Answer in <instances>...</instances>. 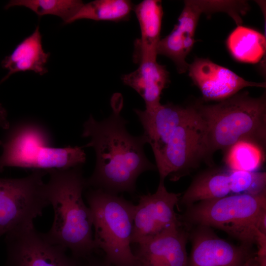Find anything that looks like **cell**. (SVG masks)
<instances>
[{
    "label": "cell",
    "mask_w": 266,
    "mask_h": 266,
    "mask_svg": "<svg viewBox=\"0 0 266 266\" xmlns=\"http://www.w3.org/2000/svg\"><path fill=\"white\" fill-rule=\"evenodd\" d=\"M118 95L111 100V114L101 121L91 115L82 134L90 139L85 147H93L96 156L94 172L86 179V188L115 195L133 193L138 176L157 169L145 155L142 136H134L127 131L128 122L120 115L123 100Z\"/></svg>",
    "instance_id": "obj_1"
},
{
    "label": "cell",
    "mask_w": 266,
    "mask_h": 266,
    "mask_svg": "<svg viewBox=\"0 0 266 266\" xmlns=\"http://www.w3.org/2000/svg\"><path fill=\"white\" fill-rule=\"evenodd\" d=\"M141 36L134 41V62L157 60V49L160 37L163 10L159 0H144L134 6Z\"/></svg>",
    "instance_id": "obj_14"
},
{
    "label": "cell",
    "mask_w": 266,
    "mask_h": 266,
    "mask_svg": "<svg viewBox=\"0 0 266 266\" xmlns=\"http://www.w3.org/2000/svg\"><path fill=\"white\" fill-rule=\"evenodd\" d=\"M187 235L181 228L138 245L136 266H188Z\"/></svg>",
    "instance_id": "obj_13"
},
{
    "label": "cell",
    "mask_w": 266,
    "mask_h": 266,
    "mask_svg": "<svg viewBox=\"0 0 266 266\" xmlns=\"http://www.w3.org/2000/svg\"><path fill=\"white\" fill-rule=\"evenodd\" d=\"M139 64L136 70L123 75L122 80L143 99L145 109L156 107L161 104L162 91L169 82V72L157 60H144Z\"/></svg>",
    "instance_id": "obj_15"
},
{
    "label": "cell",
    "mask_w": 266,
    "mask_h": 266,
    "mask_svg": "<svg viewBox=\"0 0 266 266\" xmlns=\"http://www.w3.org/2000/svg\"><path fill=\"white\" fill-rule=\"evenodd\" d=\"M196 41L194 35L176 24L169 34L159 41L157 54L169 58L174 63L178 73H183L188 70L189 64L186 58Z\"/></svg>",
    "instance_id": "obj_20"
},
{
    "label": "cell",
    "mask_w": 266,
    "mask_h": 266,
    "mask_svg": "<svg viewBox=\"0 0 266 266\" xmlns=\"http://www.w3.org/2000/svg\"><path fill=\"white\" fill-rule=\"evenodd\" d=\"M83 4L82 1L79 0H14L10 1L5 8L25 6L39 16L54 15L60 17L65 23L68 24Z\"/></svg>",
    "instance_id": "obj_21"
},
{
    "label": "cell",
    "mask_w": 266,
    "mask_h": 266,
    "mask_svg": "<svg viewBox=\"0 0 266 266\" xmlns=\"http://www.w3.org/2000/svg\"><path fill=\"white\" fill-rule=\"evenodd\" d=\"M191 237L188 266H246L256 255L252 245L233 244L210 227L198 226Z\"/></svg>",
    "instance_id": "obj_11"
},
{
    "label": "cell",
    "mask_w": 266,
    "mask_h": 266,
    "mask_svg": "<svg viewBox=\"0 0 266 266\" xmlns=\"http://www.w3.org/2000/svg\"><path fill=\"white\" fill-rule=\"evenodd\" d=\"M47 173L45 170H34L23 178H0V238L33 223L50 205L43 181Z\"/></svg>",
    "instance_id": "obj_7"
},
{
    "label": "cell",
    "mask_w": 266,
    "mask_h": 266,
    "mask_svg": "<svg viewBox=\"0 0 266 266\" xmlns=\"http://www.w3.org/2000/svg\"><path fill=\"white\" fill-rule=\"evenodd\" d=\"M225 163L228 168L245 171H258L264 159V153L255 146L239 142L227 152Z\"/></svg>",
    "instance_id": "obj_22"
},
{
    "label": "cell",
    "mask_w": 266,
    "mask_h": 266,
    "mask_svg": "<svg viewBox=\"0 0 266 266\" xmlns=\"http://www.w3.org/2000/svg\"><path fill=\"white\" fill-rule=\"evenodd\" d=\"M5 266H79L77 259L66 250L50 243L38 232L33 223L15 229L5 235Z\"/></svg>",
    "instance_id": "obj_9"
},
{
    "label": "cell",
    "mask_w": 266,
    "mask_h": 266,
    "mask_svg": "<svg viewBox=\"0 0 266 266\" xmlns=\"http://www.w3.org/2000/svg\"><path fill=\"white\" fill-rule=\"evenodd\" d=\"M256 229L262 233L266 234V209L259 214L256 222Z\"/></svg>",
    "instance_id": "obj_25"
},
{
    "label": "cell",
    "mask_w": 266,
    "mask_h": 266,
    "mask_svg": "<svg viewBox=\"0 0 266 266\" xmlns=\"http://www.w3.org/2000/svg\"><path fill=\"white\" fill-rule=\"evenodd\" d=\"M46 196L54 217L49 231L44 233L52 244L68 249L76 259L86 258L97 250L92 233V212L83 199L86 186L82 166L48 171Z\"/></svg>",
    "instance_id": "obj_3"
},
{
    "label": "cell",
    "mask_w": 266,
    "mask_h": 266,
    "mask_svg": "<svg viewBox=\"0 0 266 266\" xmlns=\"http://www.w3.org/2000/svg\"><path fill=\"white\" fill-rule=\"evenodd\" d=\"M188 70L190 77L207 100L220 101L247 87L266 88L265 82L248 81L208 58H195Z\"/></svg>",
    "instance_id": "obj_12"
},
{
    "label": "cell",
    "mask_w": 266,
    "mask_h": 266,
    "mask_svg": "<svg viewBox=\"0 0 266 266\" xmlns=\"http://www.w3.org/2000/svg\"><path fill=\"white\" fill-rule=\"evenodd\" d=\"M226 46L232 57L236 61L256 64L265 54L266 37L259 31L240 25L228 36Z\"/></svg>",
    "instance_id": "obj_18"
},
{
    "label": "cell",
    "mask_w": 266,
    "mask_h": 266,
    "mask_svg": "<svg viewBox=\"0 0 266 266\" xmlns=\"http://www.w3.org/2000/svg\"><path fill=\"white\" fill-rule=\"evenodd\" d=\"M49 135L37 124L27 122L13 127L0 140V172L5 167L14 166L49 171L67 169L82 166L86 158L78 146L54 148Z\"/></svg>",
    "instance_id": "obj_4"
},
{
    "label": "cell",
    "mask_w": 266,
    "mask_h": 266,
    "mask_svg": "<svg viewBox=\"0 0 266 266\" xmlns=\"http://www.w3.org/2000/svg\"><path fill=\"white\" fill-rule=\"evenodd\" d=\"M179 196V194L168 192L163 180H160L154 193L140 196L135 205L132 243L139 245L181 228L174 210Z\"/></svg>",
    "instance_id": "obj_10"
},
{
    "label": "cell",
    "mask_w": 266,
    "mask_h": 266,
    "mask_svg": "<svg viewBox=\"0 0 266 266\" xmlns=\"http://www.w3.org/2000/svg\"><path fill=\"white\" fill-rule=\"evenodd\" d=\"M202 133L205 160L217 151L227 152L239 142L250 143L264 153L266 146V96L247 91L212 104H194Z\"/></svg>",
    "instance_id": "obj_2"
},
{
    "label": "cell",
    "mask_w": 266,
    "mask_h": 266,
    "mask_svg": "<svg viewBox=\"0 0 266 266\" xmlns=\"http://www.w3.org/2000/svg\"><path fill=\"white\" fill-rule=\"evenodd\" d=\"M231 194L259 196L266 194V173L228 168Z\"/></svg>",
    "instance_id": "obj_23"
},
{
    "label": "cell",
    "mask_w": 266,
    "mask_h": 266,
    "mask_svg": "<svg viewBox=\"0 0 266 266\" xmlns=\"http://www.w3.org/2000/svg\"><path fill=\"white\" fill-rule=\"evenodd\" d=\"M246 266H260L256 258V255L251 258Z\"/></svg>",
    "instance_id": "obj_28"
},
{
    "label": "cell",
    "mask_w": 266,
    "mask_h": 266,
    "mask_svg": "<svg viewBox=\"0 0 266 266\" xmlns=\"http://www.w3.org/2000/svg\"><path fill=\"white\" fill-rule=\"evenodd\" d=\"M39 27L29 36L20 42L12 53L1 62V66L8 70L0 84L12 74L19 71H33L42 75L47 71L45 65L50 56L42 45Z\"/></svg>",
    "instance_id": "obj_16"
},
{
    "label": "cell",
    "mask_w": 266,
    "mask_h": 266,
    "mask_svg": "<svg viewBox=\"0 0 266 266\" xmlns=\"http://www.w3.org/2000/svg\"><path fill=\"white\" fill-rule=\"evenodd\" d=\"M160 180L176 181L205 160L201 127L198 116L176 127L154 155Z\"/></svg>",
    "instance_id": "obj_8"
},
{
    "label": "cell",
    "mask_w": 266,
    "mask_h": 266,
    "mask_svg": "<svg viewBox=\"0 0 266 266\" xmlns=\"http://www.w3.org/2000/svg\"><path fill=\"white\" fill-rule=\"evenodd\" d=\"M133 4L128 0H96L83 4L68 23L80 19L119 22L128 20Z\"/></svg>",
    "instance_id": "obj_19"
},
{
    "label": "cell",
    "mask_w": 266,
    "mask_h": 266,
    "mask_svg": "<svg viewBox=\"0 0 266 266\" xmlns=\"http://www.w3.org/2000/svg\"><path fill=\"white\" fill-rule=\"evenodd\" d=\"M255 243L257 245L256 258L260 266H266V234L256 230Z\"/></svg>",
    "instance_id": "obj_24"
},
{
    "label": "cell",
    "mask_w": 266,
    "mask_h": 266,
    "mask_svg": "<svg viewBox=\"0 0 266 266\" xmlns=\"http://www.w3.org/2000/svg\"><path fill=\"white\" fill-rule=\"evenodd\" d=\"M79 266H115L104 260L88 259L83 265H79Z\"/></svg>",
    "instance_id": "obj_27"
},
{
    "label": "cell",
    "mask_w": 266,
    "mask_h": 266,
    "mask_svg": "<svg viewBox=\"0 0 266 266\" xmlns=\"http://www.w3.org/2000/svg\"><path fill=\"white\" fill-rule=\"evenodd\" d=\"M228 168H213L196 176L186 190L181 202L190 206L197 202L231 195Z\"/></svg>",
    "instance_id": "obj_17"
},
{
    "label": "cell",
    "mask_w": 266,
    "mask_h": 266,
    "mask_svg": "<svg viewBox=\"0 0 266 266\" xmlns=\"http://www.w3.org/2000/svg\"><path fill=\"white\" fill-rule=\"evenodd\" d=\"M0 127L3 129H9L10 127L6 111L1 104H0Z\"/></svg>",
    "instance_id": "obj_26"
},
{
    "label": "cell",
    "mask_w": 266,
    "mask_h": 266,
    "mask_svg": "<svg viewBox=\"0 0 266 266\" xmlns=\"http://www.w3.org/2000/svg\"><path fill=\"white\" fill-rule=\"evenodd\" d=\"M265 209L266 194H231L194 203L187 207L184 217L188 222L218 229L241 243L253 245L258 217Z\"/></svg>",
    "instance_id": "obj_6"
},
{
    "label": "cell",
    "mask_w": 266,
    "mask_h": 266,
    "mask_svg": "<svg viewBox=\"0 0 266 266\" xmlns=\"http://www.w3.org/2000/svg\"><path fill=\"white\" fill-rule=\"evenodd\" d=\"M93 217L94 241L115 266H136L131 244L135 205L122 197L91 188L86 194Z\"/></svg>",
    "instance_id": "obj_5"
}]
</instances>
